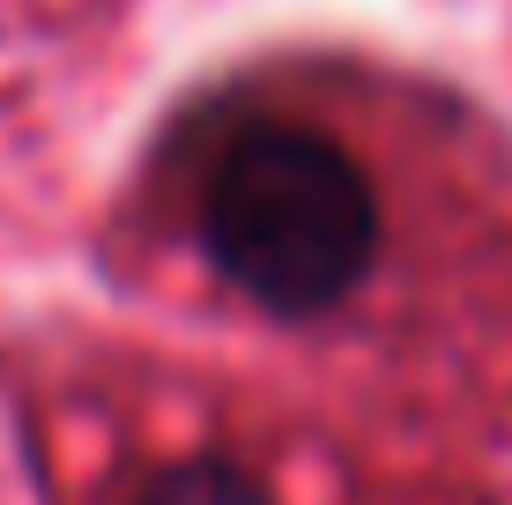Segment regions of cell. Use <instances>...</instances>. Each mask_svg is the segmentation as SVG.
Wrapping results in <instances>:
<instances>
[{
  "label": "cell",
  "mask_w": 512,
  "mask_h": 505,
  "mask_svg": "<svg viewBox=\"0 0 512 505\" xmlns=\"http://www.w3.org/2000/svg\"><path fill=\"white\" fill-rule=\"evenodd\" d=\"M208 268L268 320H327L379 260V194L342 134L297 112H238L193 179Z\"/></svg>",
  "instance_id": "1"
},
{
  "label": "cell",
  "mask_w": 512,
  "mask_h": 505,
  "mask_svg": "<svg viewBox=\"0 0 512 505\" xmlns=\"http://www.w3.org/2000/svg\"><path fill=\"white\" fill-rule=\"evenodd\" d=\"M141 505H260L238 476H216V468H186V476H164Z\"/></svg>",
  "instance_id": "2"
}]
</instances>
